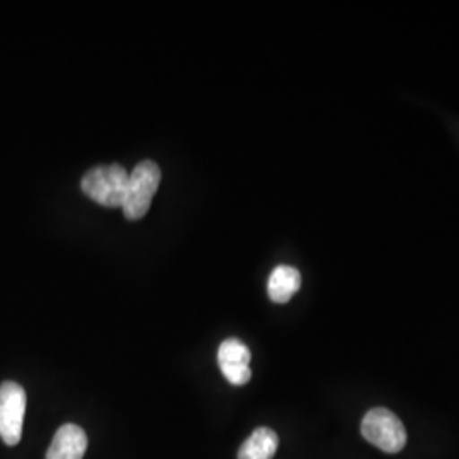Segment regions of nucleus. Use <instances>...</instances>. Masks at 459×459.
I'll return each mask as SVG.
<instances>
[{
	"mask_svg": "<svg viewBox=\"0 0 459 459\" xmlns=\"http://www.w3.org/2000/svg\"><path fill=\"white\" fill-rule=\"evenodd\" d=\"M128 181L130 174L123 165H98L83 174L81 187L85 196L106 208H123Z\"/></svg>",
	"mask_w": 459,
	"mask_h": 459,
	"instance_id": "obj_1",
	"label": "nucleus"
},
{
	"mask_svg": "<svg viewBox=\"0 0 459 459\" xmlns=\"http://www.w3.org/2000/svg\"><path fill=\"white\" fill-rule=\"evenodd\" d=\"M162 170L153 160H142L133 169L123 212L128 220H140L148 213L153 195L159 189Z\"/></svg>",
	"mask_w": 459,
	"mask_h": 459,
	"instance_id": "obj_2",
	"label": "nucleus"
},
{
	"mask_svg": "<svg viewBox=\"0 0 459 459\" xmlns=\"http://www.w3.org/2000/svg\"><path fill=\"white\" fill-rule=\"evenodd\" d=\"M362 437L385 453H400L407 444V430L388 409H373L362 419Z\"/></svg>",
	"mask_w": 459,
	"mask_h": 459,
	"instance_id": "obj_3",
	"label": "nucleus"
},
{
	"mask_svg": "<svg viewBox=\"0 0 459 459\" xmlns=\"http://www.w3.org/2000/svg\"><path fill=\"white\" fill-rule=\"evenodd\" d=\"M26 403L28 398L21 385L14 381L0 385V437L7 446L21 443Z\"/></svg>",
	"mask_w": 459,
	"mask_h": 459,
	"instance_id": "obj_4",
	"label": "nucleus"
},
{
	"mask_svg": "<svg viewBox=\"0 0 459 459\" xmlns=\"http://www.w3.org/2000/svg\"><path fill=\"white\" fill-rule=\"evenodd\" d=\"M218 364L231 385L242 386L250 381V351L238 339H227L218 349Z\"/></svg>",
	"mask_w": 459,
	"mask_h": 459,
	"instance_id": "obj_5",
	"label": "nucleus"
},
{
	"mask_svg": "<svg viewBox=\"0 0 459 459\" xmlns=\"http://www.w3.org/2000/svg\"><path fill=\"white\" fill-rule=\"evenodd\" d=\"M85 451V430L75 424H65L55 432L45 459H82Z\"/></svg>",
	"mask_w": 459,
	"mask_h": 459,
	"instance_id": "obj_6",
	"label": "nucleus"
},
{
	"mask_svg": "<svg viewBox=\"0 0 459 459\" xmlns=\"http://www.w3.org/2000/svg\"><path fill=\"white\" fill-rule=\"evenodd\" d=\"M301 286V274L291 265H278L267 281V293L274 303H288Z\"/></svg>",
	"mask_w": 459,
	"mask_h": 459,
	"instance_id": "obj_7",
	"label": "nucleus"
},
{
	"mask_svg": "<svg viewBox=\"0 0 459 459\" xmlns=\"http://www.w3.org/2000/svg\"><path fill=\"white\" fill-rule=\"evenodd\" d=\"M279 437L273 429H255L238 451V459H273L278 451Z\"/></svg>",
	"mask_w": 459,
	"mask_h": 459,
	"instance_id": "obj_8",
	"label": "nucleus"
}]
</instances>
